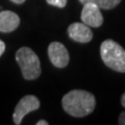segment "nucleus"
Returning a JSON list of instances; mask_svg holds the SVG:
<instances>
[{
  "label": "nucleus",
  "instance_id": "obj_1",
  "mask_svg": "<svg viewBox=\"0 0 125 125\" xmlns=\"http://www.w3.org/2000/svg\"><path fill=\"white\" fill-rule=\"evenodd\" d=\"M62 105L65 112L72 117L81 118L95 109L96 99L92 93L83 90H72L62 97Z\"/></svg>",
  "mask_w": 125,
  "mask_h": 125
},
{
  "label": "nucleus",
  "instance_id": "obj_2",
  "mask_svg": "<svg viewBox=\"0 0 125 125\" xmlns=\"http://www.w3.org/2000/svg\"><path fill=\"white\" fill-rule=\"evenodd\" d=\"M100 55L108 68L117 72H125V49L117 42L111 39L102 42Z\"/></svg>",
  "mask_w": 125,
  "mask_h": 125
},
{
  "label": "nucleus",
  "instance_id": "obj_3",
  "mask_svg": "<svg viewBox=\"0 0 125 125\" xmlns=\"http://www.w3.org/2000/svg\"><path fill=\"white\" fill-rule=\"evenodd\" d=\"M16 61L21 69L24 79L33 80L40 77L42 69L39 56L29 47H21L16 52Z\"/></svg>",
  "mask_w": 125,
  "mask_h": 125
},
{
  "label": "nucleus",
  "instance_id": "obj_4",
  "mask_svg": "<svg viewBox=\"0 0 125 125\" xmlns=\"http://www.w3.org/2000/svg\"><path fill=\"white\" fill-rule=\"evenodd\" d=\"M40 107V100L34 95H26L19 100L18 104L16 105L13 120L16 125H20L22 123L23 118L28 114Z\"/></svg>",
  "mask_w": 125,
  "mask_h": 125
},
{
  "label": "nucleus",
  "instance_id": "obj_5",
  "mask_svg": "<svg viewBox=\"0 0 125 125\" xmlns=\"http://www.w3.org/2000/svg\"><path fill=\"white\" fill-rule=\"evenodd\" d=\"M48 56L52 65L56 68L67 67L70 61L67 48L60 42H52L48 46Z\"/></svg>",
  "mask_w": 125,
  "mask_h": 125
},
{
  "label": "nucleus",
  "instance_id": "obj_6",
  "mask_svg": "<svg viewBox=\"0 0 125 125\" xmlns=\"http://www.w3.org/2000/svg\"><path fill=\"white\" fill-rule=\"evenodd\" d=\"M81 21L90 27H99L103 23V17L100 7L93 2H87L83 4L80 15Z\"/></svg>",
  "mask_w": 125,
  "mask_h": 125
},
{
  "label": "nucleus",
  "instance_id": "obj_7",
  "mask_svg": "<svg viewBox=\"0 0 125 125\" xmlns=\"http://www.w3.org/2000/svg\"><path fill=\"white\" fill-rule=\"evenodd\" d=\"M68 34L70 39L78 43H89L93 39V32L90 29V26L79 22H75L69 25Z\"/></svg>",
  "mask_w": 125,
  "mask_h": 125
},
{
  "label": "nucleus",
  "instance_id": "obj_8",
  "mask_svg": "<svg viewBox=\"0 0 125 125\" xmlns=\"http://www.w3.org/2000/svg\"><path fill=\"white\" fill-rule=\"evenodd\" d=\"M20 25L19 16L10 10L0 11V32H13Z\"/></svg>",
  "mask_w": 125,
  "mask_h": 125
},
{
  "label": "nucleus",
  "instance_id": "obj_9",
  "mask_svg": "<svg viewBox=\"0 0 125 125\" xmlns=\"http://www.w3.org/2000/svg\"><path fill=\"white\" fill-rule=\"evenodd\" d=\"M78 1L80 3H83V4H84V3H87V2H93L98 5L100 9L112 10L119 4L121 2V0H78Z\"/></svg>",
  "mask_w": 125,
  "mask_h": 125
},
{
  "label": "nucleus",
  "instance_id": "obj_10",
  "mask_svg": "<svg viewBox=\"0 0 125 125\" xmlns=\"http://www.w3.org/2000/svg\"><path fill=\"white\" fill-rule=\"evenodd\" d=\"M46 1H47V3H48L49 5L62 9V7H65L66 5H67L68 0H46Z\"/></svg>",
  "mask_w": 125,
  "mask_h": 125
},
{
  "label": "nucleus",
  "instance_id": "obj_11",
  "mask_svg": "<svg viewBox=\"0 0 125 125\" xmlns=\"http://www.w3.org/2000/svg\"><path fill=\"white\" fill-rule=\"evenodd\" d=\"M118 123L120 125H125V112H122L119 116V121Z\"/></svg>",
  "mask_w": 125,
  "mask_h": 125
},
{
  "label": "nucleus",
  "instance_id": "obj_12",
  "mask_svg": "<svg viewBox=\"0 0 125 125\" xmlns=\"http://www.w3.org/2000/svg\"><path fill=\"white\" fill-rule=\"evenodd\" d=\"M4 50H5V43L2 40H0V57L4 53Z\"/></svg>",
  "mask_w": 125,
  "mask_h": 125
},
{
  "label": "nucleus",
  "instance_id": "obj_13",
  "mask_svg": "<svg viewBox=\"0 0 125 125\" xmlns=\"http://www.w3.org/2000/svg\"><path fill=\"white\" fill-rule=\"evenodd\" d=\"M37 125H48V122L45 120H40V121H38V122L36 123Z\"/></svg>",
  "mask_w": 125,
  "mask_h": 125
},
{
  "label": "nucleus",
  "instance_id": "obj_14",
  "mask_svg": "<svg viewBox=\"0 0 125 125\" xmlns=\"http://www.w3.org/2000/svg\"><path fill=\"white\" fill-rule=\"evenodd\" d=\"M10 1L16 3V4H22V3H24L26 0H10Z\"/></svg>",
  "mask_w": 125,
  "mask_h": 125
},
{
  "label": "nucleus",
  "instance_id": "obj_15",
  "mask_svg": "<svg viewBox=\"0 0 125 125\" xmlns=\"http://www.w3.org/2000/svg\"><path fill=\"white\" fill-rule=\"evenodd\" d=\"M121 104H122L123 107H125V92L122 95V97H121Z\"/></svg>",
  "mask_w": 125,
  "mask_h": 125
}]
</instances>
